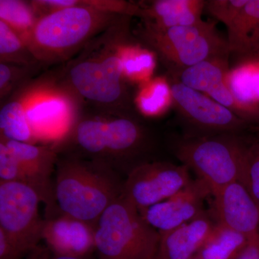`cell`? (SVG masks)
I'll use <instances>...</instances> for the list:
<instances>
[{
  "instance_id": "1",
  "label": "cell",
  "mask_w": 259,
  "mask_h": 259,
  "mask_svg": "<svg viewBox=\"0 0 259 259\" xmlns=\"http://www.w3.org/2000/svg\"><path fill=\"white\" fill-rule=\"evenodd\" d=\"M131 18L124 16L63 64L56 76L53 74L80 107L87 104L100 113L132 116V98L123 64L125 48L134 39Z\"/></svg>"
},
{
  "instance_id": "2",
  "label": "cell",
  "mask_w": 259,
  "mask_h": 259,
  "mask_svg": "<svg viewBox=\"0 0 259 259\" xmlns=\"http://www.w3.org/2000/svg\"><path fill=\"white\" fill-rule=\"evenodd\" d=\"M149 145L147 130L133 116L79 114L69 131L53 147L59 153L93 160L117 172L131 167Z\"/></svg>"
},
{
  "instance_id": "3",
  "label": "cell",
  "mask_w": 259,
  "mask_h": 259,
  "mask_svg": "<svg viewBox=\"0 0 259 259\" xmlns=\"http://www.w3.org/2000/svg\"><path fill=\"white\" fill-rule=\"evenodd\" d=\"M53 4L58 10L39 18L25 40L41 66L64 64L126 16L82 6L76 0Z\"/></svg>"
},
{
  "instance_id": "4",
  "label": "cell",
  "mask_w": 259,
  "mask_h": 259,
  "mask_svg": "<svg viewBox=\"0 0 259 259\" xmlns=\"http://www.w3.org/2000/svg\"><path fill=\"white\" fill-rule=\"evenodd\" d=\"M54 199L62 214L96 227L105 209L120 197V173L100 162L66 156L59 158Z\"/></svg>"
},
{
  "instance_id": "5",
  "label": "cell",
  "mask_w": 259,
  "mask_h": 259,
  "mask_svg": "<svg viewBox=\"0 0 259 259\" xmlns=\"http://www.w3.org/2000/svg\"><path fill=\"white\" fill-rule=\"evenodd\" d=\"M248 148L236 134H212L182 140L175 153L213 195L225 186L241 182Z\"/></svg>"
},
{
  "instance_id": "6",
  "label": "cell",
  "mask_w": 259,
  "mask_h": 259,
  "mask_svg": "<svg viewBox=\"0 0 259 259\" xmlns=\"http://www.w3.org/2000/svg\"><path fill=\"white\" fill-rule=\"evenodd\" d=\"M161 235L122 195L102 213L95 227L98 259H153Z\"/></svg>"
},
{
  "instance_id": "7",
  "label": "cell",
  "mask_w": 259,
  "mask_h": 259,
  "mask_svg": "<svg viewBox=\"0 0 259 259\" xmlns=\"http://www.w3.org/2000/svg\"><path fill=\"white\" fill-rule=\"evenodd\" d=\"M138 34L144 45L159 56L171 76L202 61L231 55L227 38L218 30L215 21L202 20L161 31L141 26Z\"/></svg>"
},
{
  "instance_id": "8",
  "label": "cell",
  "mask_w": 259,
  "mask_h": 259,
  "mask_svg": "<svg viewBox=\"0 0 259 259\" xmlns=\"http://www.w3.org/2000/svg\"><path fill=\"white\" fill-rule=\"evenodd\" d=\"M27 119L37 141L62 139L81 113V107L71 94L61 88L54 76L31 80L17 90Z\"/></svg>"
},
{
  "instance_id": "9",
  "label": "cell",
  "mask_w": 259,
  "mask_h": 259,
  "mask_svg": "<svg viewBox=\"0 0 259 259\" xmlns=\"http://www.w3.org/2000/svg\"><path fill=\"white\" fill-rule=\"evenodd\" d=\"M40 192L21 182H0V230L22 256L37 248L45 220L39 213Z\"/></svg>"
},
{
  "instance_id": "10",
  "label": "cell",
  "mask_w": 259,
  "mask_h": 259,
  "mask_svg": "<svg viewBox=\"0 0 259 259\" xmlns=\"http://www.w3.org/2000/svg\"><path fill=\"white\" fill-rule=\"evenodd\" d=\"M192 180L185 165L143 162L127 174L122 195L139 211L169 198Z\"/></svg>"
},
{
  "instance_id": "11",
  "label": "cell",
  "mask_w": 259,
  "mask_h": 259,
  "mask_svg": "<svg viewBox=\"0 0 259 259\" xmlns=\"http://www.w3.org/2000/svg\"><path fill=\"white\" fill-rule=\"evenodd\" d=\"M168 78L173 107L187 123L205 133L204 135L238 134L248 123L207 95L188 88L174 76Z\"/></svg>"
},
{
  "instance_id": "12",
  "label": "cell",
  "mask_w": 259,
  "mask_h": 259,
  "mask_svg": "<svg viewBox=\"0 0 259 259\" xmlns=\"http://www.w3.org/2000/svg\"><path fill=\"white\" fill-rule=\"evenodd\" d=\"M209 195H212L209 187L197 179L169 198L139 212L150 226L160 233H166L202 214Z\"/></svg>"
},
{
  "instance_id": "13",
  "label": "cell",
  "mask_w": 259,
  "mask_h": 259,
  "mask_svg": "<svg viewBox=\"0 0 259 259\" xmlns=\"http://www.w3.org/2000/svg\"><path fill=\"white\" fill-rule=\"evenodd\" d=\"M216 221L251 238L259 234V206L240 181L213 194Z\"/></svg>"
},
{
  "instance_id": "14",
  "label": "cell",
  "mask_w": 259,
  "mask_h": 259,
  "mask_svg": "<svg viewBox=\"0 0 259 259\" xmlns=\"http://www.w3.org/2000/svg\"><path fill=\"white\" fill-rule=\"evenodd\" d=\"M95 226L60 212L44 223L42 240L54 254L87 257L95 250Z\"/></svg>"
},
{
  "instance_id": "15",
  "label": "cell",
  "mask_w": 259,
  "mask_h": 259,
  "mask_svg": "<svg viewBox=\"0 0 259 259\" xmlns=\"http://www.w3.org/2000/svg\"><path fill=\"white\" fill-rule=\"evenodd\" d=\"M228 58L229 56L213 58L172 76L188 88L207 95L243 119L241 107L227 83V75L231 68Z\"/></svg>"
},
{
  "instance_id": "16",
  "label": "cell",
  "mask_w": 259,
  "mask_h": 259,
  "mask_svg": "<svg viewBox=\"0 0 259 259\" xmlns=\"http://www.w3.org/2000/svg\"><path fill=\"white\" fill-rule=\"evenodd\" d=\"M9 148L27 175L30 185L36 189L48 206H52L54 199V186L51 177L59 161V153L52 146L0 139Z\"/></svg>"
},
{
  "instance_id": "17",
  "label": "cell",
  "mask_w": 259,
  "mask_h": 259,
  "mask_svg": "<svg viewBox=\"0 0 259 259\" xmlns=\"http://www.w3.org/2000/svg\"><path fill=\"white\" fill-rule=\"evenodd\" d=\"M141 26L150 30H168L202 21L204 0H153L141 2Z\"/></svg>"
},
{
  "instance_id": "18",
  "label": "cell",
  "mask_w": 259,
  "mask_h": 259,
  "mask_svg": "<svg viewBox=\"0 0 259 259\" xmlns=\"http://www.w3.org/2000/svg\"><path fill=\"white\" fill-rule=\"evenodd\" d=\"M205 211L175 229L160 233L158 259H194L215 226Z\"/></svg>"
},
{
  "instance_id": "19",
  "label": "cell",
  "mask_w": 259,
  "mask_h": 259,
  "mask_svg": "<svg viewBox=\"0 0 259 259\" xmlns=\"http://www.w3.org/2000/svg\"><path fill=\"white\" fill-rule=\"evenodd\" d=\"M227 83L247 122L259 118V56L240 58L227 75Z\"/></svg>"
},
{
  "instance_id": "20",
  "label": "cell",
  "mask_w": 259,
  "mask_h": 259,
  "mask_svg": "<svg viewBox=\"0 0 259 259\" xmlns=\"http://www.w3.org/2000/svg\"><path fill=\"white\" fill-rule=\"evenodd\" d=\"M230 54L238 58L259 53V0H248L233 25L227 29Z\"/></svg>"
},
{
  "instance_id": "21",
  "label": "cell",
  "mask_w": 259,
  "mask_h": 259,
  "mask_svg": "<svg viewBox=\"0 0 259 259\" xmlns=\"http://www.w3.org/2000/svg\"><path fill=\"white\" fill-rule=\"evenodd\" d=\"M249 240L217 222L194 259H237Z\"/></svg>"
},
{
  "instance_id": "22",
  "label": "cell",
  "mask_w": 259,
  "mask_h": 259,
  "mask_svg": "<svg viewBox=\"0 0 259 259\" xmlns=\"http://www.w3.org/2000/svg\"><path fill=\"white\" fill-rule=\"evenodd\" d=\"M0 139L35 144L37 139L29 124L21 97L15 92L1 105Z\"/></svg>"
},
{
  "instance_id": "23",
  "label": "cell",
  "mask_w": 259,
  "mask_h": 259,
  "mask_svg": "<svg viewBox=\"0 0 259 259\" xmlns=\"http://www.w3.org/2000/svg\"><path fill=\"white\" fill-rule=\"evenodd\" d=\"M136 110L146 117H158L173 106L171 83L166 76H157L140 85L134 98Z\"/></svg>"
},
{
  "instance_id": "24",
  "label": "cell",
  "mask_w": 259,
  "mask_h": 259,
  "mask_svg": "<svg viewBox=\"0 0 259 259\" xmlns=\"http://www.w3.org/2000/svg\"><path fill=\"white\" fill-rule=\"evenodd\" d=\"M156 54L144 44L134 41L126 45L123 54L124 73L130 83L141 85L152 79Z\"/></svg>"
},
{
  "instance_id": "25",
  "label": "cell",
  "mask_w": 259,
  "mask_h": 259,
  "mask_svg": "<svg viewBox=\"0 0 259 259\" xmlns=\"http://www.w3.org/2000/svg\"><path fill=\"white\" fill-rule=\"evenodd\" d=\"M38 19L31 1L0 0V20L13 28L24 42Z\"/></svg>"
},
{
  "instance_id": "26",
  "label": "cell",
  "mask_w": 259,
  "mask_h": 259,
  "mask_svg": "<svg viewBox=\"0 0 259 259\" xmlns=\"http://www.w3.org/2000/svg\"><path fill=\"white\" fill-rule=\"evenodd\" d=\"M0 63L23 66H41L20 35L0 20Z\"/></svg>"
},
{
  "instance_id": "27",
  "label": "cell",
  "mask_w": 259,
  "mask_h": 259,
  "mask_svg": "<svg viewBox=\"0 0 259 259\" xmlns=\"http://www.w3.org/2000/svg\"><path fill=\"white\" fill-rule=\"evenodd\" d=\"M41 66H23L0 63L1 105L15 91L31 81L32 75Z\"/></svg>"
},
{
  "instance_id": "28",
  "label": "cell",
  "mask_w": 259,
  "mask_h": 259,
  "mask_svg": "<svg viewBox=\"0 0 259 259\" xmlns=\"http://www.w3.org/2000/svg\"><path fill=\"white\" fill-rule=\"evenodd\" d=\"M248 3V0H206L204 11L215 22H220L228 29Z\"/></svg>"
},
{
  "instance_id": "29",
  "label": "cell",
  "mask_w": 259,
  "mask_h": 259,
  "mask_svg": "<svg viewBox=\"0 0 259 259\" xmlns=\"http://www.w3.org/2000/svg\"><path fill=\"white\" fill-rule=\"evenodd\" d=\"M0 182H21L30 185V181L6 145L0 141Z\"/></svg>"
},
{
  "instance_id": "30",
  "label": "cell",
  "mask_w": 259,
  "mask_h": 259,
  "mask_svg": "<svg viewBox=\"0 0 259 259\" xmlns=\"http://www.w3.org/2000/svg\"><path fill=\"white\" fill-rule=\"evenodd\" d=\"M259 206V141L248 148L241 182Z\"/></svg>"
},
{
  "instance_id": "31",
  "label": "cell",
  "mask_w": 259,
  "mask_h": 259,
  "mask_svg": "<svg viewBox=\"0 0 259 259\" xmlns=\"http://www.w3.org/2000/svg\"><path fill=\"white\" fill-rule=\"evenodd\" d=\"M21 257L16 247L0 230V259H20Z\"/></svg>"
},
{
  "instance_id": "32",
  "label": "cell",
  "mask_w": 259,
  "mask_h": 259,
  "mask_svg": "<svg viewBox=\"0 0 259 259\" xmlns=\"http://www.w3.org/2000/svg\"><path fill=\"white\" fill-rule=\"evenodd\" d=\"M237 259H259V234L250 238L248 245Z\"/></svg>"
},
{
  "instance_id": "33",
  "label": "cell",
  "mask_w": 259,
  "mask_h": 259,
  "mask_svg": "<svg viewBox=\"0 0 259 259\" xmlns=\"http://www.w3.org/2000/svg\"><path fill=\"white\" fill-rule=\"evenodd\" d=\"M34 259H88L87 257H74V256H66V255H59L54 254L51 253V255L44 254L37 255V256L33 258Z\"/></svg>"
},
{
  "instance_id": "34",
  "label": "cell",
  "mask_w": 259,
  "mask_h": 259,
  "mask_svg": "<svg viewBox=\"0 0 259 259\" xmlns=\"http://www.w3.org/2000/svg\"><path fill=\"white\" fill-rule=\"evenodd\" d=\"M153 259H158V257H157V255H156V257H155L154 258H153Z\"/></svg>"
},
{
  "instance_id": "35",
  "label": "cell",
  "mask_w": 259,
  "mask_h": 259,
  "mask_svg": "<svg viewBox=\"0 0 259 259\" xmlns=\"http://www.w3.org/2000/svg\"><path fill=\"white\" fill-rule=\"evenodd\" d=\"M256 55L259 56V53H258V54H256Z\"/></svg>"
},
{
  "instance_id": "36",
  "label": "cell",
  "mask_w": 259,
  "mask_h": 259,
  "mask_svg": "<svg viewBox=\"0 0 259 259\" xmlns=\"http://www.w3.org/2000/svg\"><path fill=\"white\" fill-rule=\"evenodd\" d=\"M34 259V258H33Z\"/></svg>"
}]
</instances>
